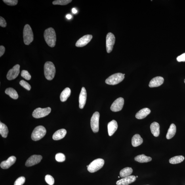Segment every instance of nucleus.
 <instances>
[{
    "mask_svg": "<svg viewBox=\"0 0 185 185\" xmlns=\"http://www.w3.org/2000/svg\"><path fill=\"white\" fill-rule=\"evenodd\" d=\"M87 98V93L85 87L82 88L79 97V108L83 109L86 104Z\"/></svg>",
    "mask_w": 185,
    "mask_h": 185,
    "instance_id": "4468645a",
    "label": "nucleus"
},
{
    "mask_svg": "<svg viewBox=\"0 0 185 185\" xmlns=\"http://www.w3.org/2000/svg\"><path fill=\"white\" fill-rule=\"evenodd\" d=\"M21 75L23 77H24V78L27 80H29L31 79V75L28 71L27 70H22V72H21Z\"/></svg>",
    "mask_w": 185,
    "mask_h": 185,
    "instance_id": "473e14b6",
    "label": "nucleus"
},
{
    "mask_svg": "<svg viewBox=\"0 0 185 185\" xmlns=\"http://www.w3.org/2000/svg\"><path fill=\"white\" fill-rule=\"evenodd\" d=\"M3 1L7 5L10 6H14L16 5L18 1L17 0H3Z\"/></svg>",
    "mask_w": 185,
    "mask_h": 185,
    "instance_id": "c9c22d12",
    "label": "nucleus"
},
{
    "mask_svg": "<svg viewBox=\"0 0 185 185\" xmlns=\"http://www.w3.org/2000/svg\"><path fill=\"white\" fill-rule=\"evenodd\" d=\"M176 60L178 62H185V53L182 54L181 55L178 57Z\"/></svg>",
    "mask_w": 185,
    "mask_h": 185,
    "instance_id": "4c0bfd02",
    "label": "nucleus"
},
{
    "mask_svg": "<svg viewBox=\"0 0 185 185\" xmlns=\"http://www.w3.org/2000/svg\"><path fill=\"white\" fill-rule=\"evenodd\" d=\"M163 78L161 77H156L153 78L150 81L149 84L150 87H158L163 83Z\"/></svg>",
    "mask_w": 185,
    "mask_h": 185,
    "instance_id": "f3484780",
    "label": "nucleus"
},
{
    "mask_svg": "<svg viewBox=\"0 0 185 185\" xmlns=\"http://www.w3.org/2000/svg\"><path fill=\"white\" fill-rule=\"evenodd\" d=\"M20 66L19 65H16L8 71L7 78L9 80L15 79L18 76L20 73Z\"/></svg>",
    "mask_w": 185,
    "mask_h": 185,
    "instance_id": "9b49d317",
    "label": "nucleus"
},
{
    "mask_svg": "<svg viewBox=\"0 0 185 185\" xmlns=\"http://www.w3.org/2000/svg\"><path fill=\"white\" fill-rule=\"evenodd\" d=\"M20 84L22 87L26 90H28V91H30L31 89V85H29V83L27 82L26 81L24 80H22L20 81Z\"/></svg>",
    "mask_w": 185,
    "mask_h": 185,
    "instance_id": "f704fd0d",
    "label": "nucleus"
},
{
    "mask_svg": "<svg viewBox=\"0 0 185 185\" xmlns=\"http://www.w3.org/2000/svg\"><path fill=\"white\" fill-rule=\"evenodd\" d=\"M104 163V160L102 158L95 160L88 166V171L91 173H94L96 172L103 166Z\"/></svg>",
    "mask_w": 185,
    "mask_h": 185,
    "instance_id": "39448f33",
    "label": "nucleus"
},
{
    "mask_svg": "<svg viewBox=\"0 0 185 185\" xmlns=\"http://www.w3.org/2000/svg\"><path fill=\"white\" fill-rule=\"evenodd\" d=\"M160 126L158 123L157 122H153L151 124L150 129L151 132L155 137H157L159 135Z\"/></svg>",
    "mask_w": 185,
    "mask_h": 185,
    "instance_id": "412c9836",
    "label": "nucleus"
},
{
    "mask_svg": "<svg viewBox=\"0 0 185 185\" xmlns=\"http://www.w3.org/2000/svg\"><path fill=\"white\" fill-rule=\"evenodd\" d=\"M16 158L14 156H10L7 160L2 161L1 163V167L2 169H7L16 162Z\"/></svg>",
    "mask_w": 185,
    "mask_h": 185,
    "instance_id": "dca6fc26",
    "label": "nucleus"
},
{
    "mask_svg": "<svg viewBox=\"0 0 185 185\" xmlns=\"http://www.w3.org/2000/svg\"><path fill=\"white\" fill-rule=\"evenodd\" d=\"M55 159L56 161L59 162H62L64 161L66 159L65 155L62 153H58L56 154L55 156Z\"/></svg>",
    "mask_w": 185,
    "mask_h": 185,
    "instance_id": "7c9ffc66",
    "label": "nucleus"
},
{
    "mask_svg": "<svg viewBox=\"0 0 185 185\" xmlns=\"http://www.w3.org/2000/svg\"><path fill=\"white\" fill-rule=\"evenodd\" d=\"M51 111V109L50 108H37L33 111L32 116L35 118H41L49 115Z\"/></svg>",
    "mask_w": 185,
    "mask_h": 185,
    "instance_id": "0eeeda50",
    "label": "nucleus"
},
{
    "mask_svg": "<svg viewBox=\"0 0 185 185\" xmlns=\"http://www.w3.org/2000/svg\"><path fill=\"white\" fill-rule=\"evenodd\" d=\"M118 124L117 121L115 120H113L108 124V133L109 136H111L115 133L117 129Z\"/></svg>",
    "mask_w": 185,
    "mask_h": 185,
    "instance_id": "a211bd4d",
    "label": "nucleus"
},
{
    "mask_svg": "<svg viewBox=\"0 0 185 185\" xmlns=\"http://www.w3.org/2000/svg\"><path fill=\"white\" fill-rule=\"evenodd\" d=\"M9 132L7 126L5 124L1 122L0 123V134L2 137L7 138L8 134Z\"/></svg>",
    "mask_w": 185,
    "mask_h": 185,
    "instance_id": "cd10ccee",
    "label": "nucleus"
},
{
    "mask_svg": "<svg viewBox=\"0 0 185 185\" xmlns=\"http://www.w3.org/2000/svg\"><path fill=\"white\" fill-rule=\"evenodd\" d=\"M67 134V131L64 129L57 130L54 133L52 136V138L54 140H59L64 138Z\"/></svg>",
    "mask_w": 185,
    "mask_h": 185,
    "instance_id": "aec40b11",
    "label": "nucleus"
},
{
    "mask_svg": "<svg viewBox=\"0 0 185 185\" xmlns=\"http://www.w3.org/2000/svg\"><path fill=\"white\" fill-rule=\"evenodd\" d=\"M136 177L138 178V176H136Z\"/></svg>",
    "mask_w": 185,
    "mask_h": 185,
    "instance_id": "37998d69",
    "label": "nucleus"
},
{
    "mask_svg": "<svg viewBox=\"0 0 185 185\" xmlns=\"http://www.w3.org/2000/svg\"><path fill=\"white\" fill-rule=\"evenodd\" d=\"M45 180L46 183L49 185H53L54 184V179L51 175H46L45 177Z\"/></svg>",
    "mask_w": 185,
    "mask_h": 185,
    "instance_id": "2f4dec72",
    "label": "nucleus"
},
{
    "mask_svg": "<svg viewBox=\"0 0 185 185\" xmlns=\"http://www.w3.org/2000/svg\"><path fill=\"white\" fill-rule=\"evenodd\" d=\"M0 26L5 28L7 26V23L5 19L2 17H0Z\"/></svg>",
    "mask_w": 185,
    "mask_h": 185,
    "instance_id": "e433bc0d",
    "label": "nucleus"
},
{
    "mask_svg": "<svg viewBox=\"0 0 185 185\" xmlns=\"http://www.w3.org/2000/svg\"><path fill=\"white\" fill-rule=\"evenodd\" d=\"M184 160V157L183 156H177L170 159L169 163L172 164H175L182 162Z\"/></svg>",
    "mask_w": 185,
    "mask_h": 185,
    "instance_id": "c85d7f7f",
    "label": "nucleus"
},
{
    "mask_svg": "<svg viewBox=\"0 0 185 185\" xmlns=\"http://www.w3.org/2000/svg\"></svg>",
    "mask_w": 185,
    "mask_h": 185,
    "instance_id": "c03bdc74",
    "label": "nucleus"
},
{
    "mask_svg": "<svg viewBox=\"0 0 185 185\" xmlns=\"http://www.w3.org/2000/svg\"><path fill=\"white\" fill-rule=\"evenodd\" d=\"M136 179L135 176H130L118 181L116 184L117 185H128L135 181Z\"/></svg>",
    "mask_w": 185,
    "mask_h": 185,
    "instance_id": "2eb2a0df",
    "label": "nucleus"
},
{
    "mask_svg": "<svg viewBox=\"0 0 185 185\" xmlns=\"http://www.w3.org/2000/svg\"><path fill=\"white\" fill-rule=\"evenodd\" d=\"M23 37L24 43L26 45H29L33 41L34 36L32 29L29 24L25 25L24 27Z\"/></svg>",
    "mask_w": 185,
    "mask_h": 185,
    "instance_id": "7ed1b4c3",
    "label": "nucleus"
},
{
    "mask_svg": "<svg viewBox=\"0 0 185 185\" xmlns=\"http://www.w3.org/2000/svg\"><path fill=\"white\" fill-rule=\"evenodd\" d=\"M71 90L69 87H67L63 90L60 95V100L62 102L66 101L71 94Z\"/></svg>",
    "mask_w": 185,
    "mask_h": 185,
    "instance_id": "5701e85b",
    "label": "nucleus"
},
{
    "mask_svg": "<svg viewBox=\"0 0 185 185\" xmlns=\"http://www.w3.org/2000/svg\"><path fill=\"white\" fill-rule=\"evenodd\" d=\"M100 115L98 112L94 113L91 120V126L92 130L94 133H96L99 131V121Z\"/></svg>",
    "mask_w": 185,
    "mask_h": 185,
    "instance_id": "6e6552de",
    "label": "nucleus"
},
{
    "mask_svg": "<svg viewBox=\"0 0 185 185\" xmlns=\"http://www.w3.org/2000/svg\"><path fill=\"white\" fill-rule=\"evenodd\" d=\"M134 160L140 163H148L152 161V158L150 157L147 156L144 154L137 156L135 157Z\"/></svg>",
    "mask_w": 185,
    "mask_h": 185,
    "instance_id": "b1692460",
    "label": "nucleus"
},
{
    "mask_svg": "<svg viewBox=\"0 0 185 185\" xmlns=\"http://www.w3.org/2000/svg\"><path fill=\"white\" fill-rule=\"evenodd\" d=\"M143 142V138L138 134H136L132 138V144L133 147L140 146Z\"/></svg>",
    "mask_w": 185,
    "mask_h": 185,
    "instance_id": "4be33fe9",
    "label": "nucleus"
},
{
    "mask_svg": "<svg viewBox=\"0 0 185 185\" xmlns=\"http://www.w3.org/2000/svg\"><path fill=\"white\" fill-rule=\"evenodd\" d=\"M125 78V75L123 73H118L111 75L105 81L106 84L109 85H115L121 82Z\"/></svg>",
    "mask_w": 185,
    "mask_h": 185,
    "instance_id": "423d86ee",
    "label": "nucleus"
},
{
    "mask_svg": "<svg viewBox=\"0 0 185 185\" xmlns=\"http://www.w3.org/2000/svg\"><path fill=\"white\" fill-rule=\"evenodd\" d=\"M184 83H185V79H184Z\"/></svg>",
    "mask_w": 185,
    "mask_h": 185,
    "instance_id": "79ce46f5",
    "label": "nucleus"
},
{
    "mask_svg": "<svg viewBox=\"0 0 185 185\" xmlns=\"http://www.w3.org/2000/svg\"><path fill=\"white\" fill-rule=\"evenodd\" d=\"M44 37L47 45L51 47H54L55 46L56 41V36L55 31L52 28H50L45 31Z\"/></svg>",
    "mask_w": 185,
    "mask_h": 185,
    "instance_id": "f257e3e1",
    "label": "nucleus"
},
{
    "mask_svg": "<svg viewBox=\"0 0 185 185\" xmlns=\"http://www.w3.org/2000/svg\"><path fill=\"white\" fill-rule=\"evenodd\" d=\"M5 47L3 46H0V57H1L3 56L5 53Z\"/></svg>",
    "mask_w": 185,
    "mask_h": 185,
    "instance_id": "58836bf2",
    "label": "nucleus"
},
{
    "mask_svg": "<svg viewBox=\"0 0 185 185\" xmlns=\"http://www.w3.org/2000/svg\"><path fill=\"white\" fill-rule=\"evenodd\" d=\"M42 159V156L39 155H33L29 157L26 163L27 167H30L40 162Z\"/></svg>",
    "mask_w": 185,
    "mask_h": 185,
    "instance_id": "f8f14e48",
    "label": "nucleus"
},
{
    "mask_svg": "<svg viewBox=\"0 0 185 185\" xmlns=\"http://www.w3.org/2000/svg\"><path fill=\"white\" fill-rule=\"evenodd\" d=\"M72 12L74 14H76L77 12V10L75 8H73L72 9Z\"/></svg>",
    "mask_w": 185,
    "mask_h": 185,
    "instance_id": "a19ab883",
    "label": "nucleus"
},
{
    "mask_svg": "<svg viewBox=\"0 0 185 185\" xmlns=\"http://www.w3.org/2000/svg\"><path fill=\"white\" fill-rule=\"evenodd\" d=\"M176 132V126L174 124H171L170 125L166 135V138L168 140L173 138Z\"/></svg>",
    "mask_w": 185,
    "mask_h": 185,
    "instance_id": "393cba45",
    "label": "nucleus"
},
{
    "mask_svg": "<svg viewBox=\"0 0 185 185\" xmlns=\"http://www.w3.org/2000/svg\"><path fill=\"white\" fill-rule=\"evenodd\" d=\"M124 104V99L122 98H117L113 102L111 106L110 109L113 112H117L122 109Z\"/></svg>",
    "mask_w": 185,
    "mask_h": 185,
    "instance_id": "9d476101",
    "label": "nucleus"
},
{
    "mask_svg": "<svg viewBox=\"0 0 185 185\" xmlns=\"http://www.w3.org/2000/svg\"><path fill=\"white\" fill-rule=\"evenodd\" d=\"M115 42L114 35L110 32L108 33L106 37V47L108 53H109L112 52Z\"/></svg>",
    "mask_w": 185,
    "mask_h": 185,
    "instance_id": "1a4fd4ad",
    "label": "nucleus"
},
{
    "mask_svg": "<svg viewBox=\"0 0 185 185\" xmlns=\"http://www.w3.org/2000/svg\"><path fill=\"white\" fill-rule=\"evenodd\" d=\"M6 94L9 95L11 98L16 100L18 98L17 92L12 88H8L6 89L5 91Z\"/></svg>",
    "mask_w": 185,
    "mask_h": 185,
    "instance_id": "a878e982",
    "label": "nucleus"
},
{
    "mask_svg": "<svg viewBox=\"0 0 185 185\" xmlns=\"http://www.w3.org/2000/svg\"><path fill=\"white\" fill-rule=\"evenodd\" d=\"M44 72L46 78L48 80L54 79L56 73V69L53 63L50 62H46L44 66Z\"/></svg>",
    "mask_w": 185,
    "mask_h": 185,
    "instance_id": "f03ea898",
    "label": "nucleus"
},
{
    "mask_svg": "<svg viewBox=\"0 0 185 185\" xmlns=\"http://www.w3.org/2000/svg\"><path fill=\"white\" fill-rule=\"evenodd\" d=\"M71 0H57L52 2L54 5H66L72 2Z\"/></svg>",
    "mask_w": 185,
    "mask_h": 185,
    "instance_id": "c756f323",
    "label": "nucleus"
},
{
    "mask_svg": "<svg viewBox=\"0 0 185 185\" xmlns=\"http://www.w3.org/2000/svg\"><path fill=\"white\" fill-rule=\"evenodd\" d=\"M92 38L91 35H87L84 36L78 40L75 46L77 47H83L87 45L91 40Z\"/></svg>",
    "mask_w": 185,
    "mask_h": 185,
    "instance_id": "ddd939ff",
    "label": "nucleus"
},
{
    "mask_svg": "<svg viewBox=\"0 0 185 185\" xmlns=\"http://www.w3.org/2000/svg\"><path fill=\"white\" fill-rule=\"evenodd\" d=\"M66 18L68 20H70L72 18V16L70 14H67L66 16Z\"/></svg>",
    "mask_w": 185,
    "mask_h": 185,
    "instance_id": "ea45409f",
    "label": "nucleus"
},
{
    "mask_svg": "<svg viewBox=\"0 0 185 185\" xmlns=\"http://www.w3.org/2000/svg\"><path fill=\"white\" fill-rule=\"evenodd\" d=\"M151 111L148 108H144L141 109L136 113V117L138 119H142L146 118L151 113Z\"/></svg>",
    "mask_w": 185,
    "mask_h": 185,
    "instance_id": "6ab92c4d",
    "label": "nucleus"
},
{
    "mask_svg": "<svg viewBox=\"0 0 185 185\" xmlns=\"http://www.w3.org/2000/svg\"><path fill=\"white\" fill-rule=\"evenodd\" d=\"M133 172V170L131 167H126L121 170L120 172V175L121 178H125L130 176Z\"/></svg>",
    "mask_w": 185,
    "mask_h": 185,
    "instance_id": "bb28decb",
    "label": "nucleus"
},
{
    "mask_svg": "<svg viewBox=\"0 0 185 185\" xmlns=\"http://www.w3.org/2000/svg\"><path fill=\"white\" fill-rule=\"evenodd\" d=\"M46 133L45 128L43 126H37L34 130L32 134L31 138L33 141H39L45 136Z\"/></svg>",
    "mask_w": 185,
    "mask_h": 185,
    "instance_id": "20e7f679",
    "label": "nucleus"
},
{
    "mask_svg": "<svg viewBox=\"0 0 185 185\" xmlns=\"http://www.w3.org/2000/svg\"><path fill=\"white\" fill-rule=\"evenodd\" d=\"M26 179L24 176H21L17 179L14 182V185H22L24 183Z\"/></svg>",
    "mask_w": 185,
    "mask_h": 185,
    "instance_id": "72a5a7b5",
    "label": "nucleus"
}]
</instances>
